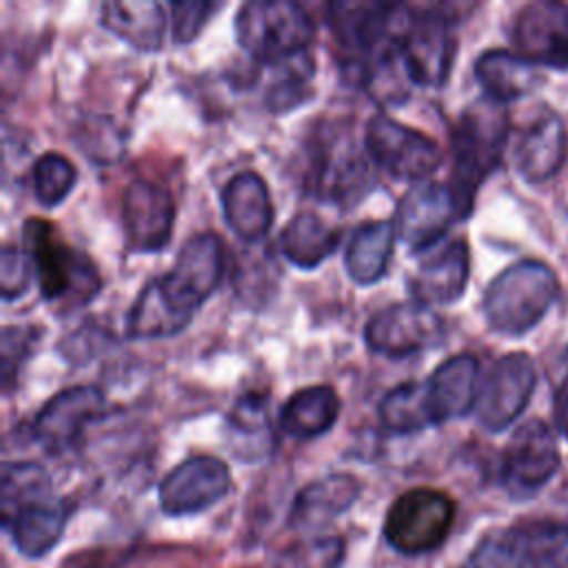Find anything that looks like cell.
Returning a JSON list of instances; mask_svg holds the SVG:
<instances>
[{
  "mask_svg": "<svg viewBox=\"0 0 568 568\" xmlns=\"http://www.w3.org/2000/svg\"><path fill=\"white\" fill-rule=\"evenodd\" d=\"M31 184L42 206H58L75 186V166L62 153H42L31 169Z\"/></svg>",
  "mask_w": 568,
  "mask_h": 568,
  "instance_id": "cell-35",
  "label": "cell"
},
{
  "mask_svg": "<svg viewBox=\"0 0 568 568\" xmlns=\"http://www.w3.org/2000/svg\"><path fill=\"white\" fill-rule=\"evenodd\" d=\"M22 237L33 260L40 295L47 302L78 308L98 295L102 282L91 257L67 246L51 222L40 217L27 220Z\"/></svg>",
  "mask_w": 568,
  "mask_h": 568,
  "instance_id": "cell-4",
  "label": "cell"
},
{
  "mask_svg": "<svg viewBox=\"0 0 568 568\" xmlns=\"http://www.w3.org/2000/svg\"><path fill=\"white\" fill-rule=\"evenodd\" d=\"M566 129L557 113L541 109L524 129L515 146V166L526 182L539 184L550 180L564 164Z\"/></svg>",
  "mask_w": 568,
  "mask_h": 568,
  "instance_id": "cell-21",
  "label": "cell"
},
{
  "mask_svg": "<svg viewBox=\"0 0 568 568\" xmlns=\"http://www.w3.org/2000/svg\"><path fill=\"white\" fill-rule=\"evenodd\" d=\"M399 58L413 84L439 89L448 80L455 58L448 16L437 9L415 11L399 49Z\"/></svg>",
  "mask_w": 568,
  "mask_h": 568,
  "instance_id": "cell-14",
  "label": "cell"
},
{
  "mask_svg": "<svg viewBox=\"0 0 568 568\" xmlns=\"http://www.w3.org/2000/svg\"><path fill=\"white\" fill-rule=\"evenodd\" d=\"M104 413V395L98 386L78 384L53 395L33 419V437L49 453L69 450L84 426Z\"/></svg>",
  "mask_w": 568,
  "mask_h": 568,
  "instance_id": "cell-18",
  "label": "cell"
},
{
  "mask_svg": "<svg viewBox=\"0 0 568 568\" xmlns=\"http://www.w3.org/2000/svg\"><path fill=\"white\" fill-rule=\"evenodd\" d=\"M51 495V479L47 470L33 462H7L0 475V510L2 521L20 506Z\"/></svg>",
  "mask_w": 568,
  "mask_h": 568,
  "instance_id": "cell-33",
  "label": "cell"
},
{
  "mask_svg": "<svg viewBox=\"0 0 568 568\" xmlns=\"http://www.w3.org/2000/svg\"><path fill=\"white\" fill-rule=\"evenodd\" d=\"M377 415L382 426L388 433L395 435H408V433H417L422 428L435 426V415L428 402V390H426V382H404L395 388H390L379 406H377Z\"/></svg>",
  "mask_w": 568,
  "mask_h": 568,
  "instance_id": "cell-32",
  "label": "cell"
},
{
  "mask_svg": "<svg viewBox=\"0 0 568 568\" xmlns=\"http://www.w3.org/2000/svg\"><path fill=\"white\" fill-rule=\"evenodd\" d=\"M466 568H568V526L521 521L490 532L468 557Z\"/></svg>",
  "mask_w": 568,
  "mask_h": 568,
  "instance_id": "cell-7",
  "label": "cell"
},
{
  "mask_svg": "<svg viewBox=\"0 0 568 568\" xmlns=\"http://www.w3.org/2000/svg\"><path fill=\"white\" fill-rule=\"evenodd\" d=\"M557 293L559 280L548 264L521 260L488 284L481 308L495 333L517 337L541 322Z\"/></svg>",
  "mask_w": 568,
  "mask_h": 568,
  "instance_id": "cell-3",
  "label": "cell"
},
{
  "mask_svg": "<svg viewBox=\"0 0 568 568\" xmlns=\"http://www.w3.org/2000/svg\"><path fill=\"white\" fill-rule=\"evenodd\" d=\"M308 191L335 206H353L371 189V171L362 149L342 126H324L311 140Z\"/></svg>",
  "mask_w": 568,
  "mask_h": 568,
  "instance_id": "cell-6",
  "label": "cell"
},
{
  "mask_svg": "<svg viewBox=\"0 0 568 568\" xmlns=\"http://www.w3.org/2000/svg\"><path fill=\"white\" fill-rule=\"evenodd\" d=\"M100 22L120 40L142 53H153L162 47L164 11L151 0H115L104 2Z\"/></svg>",
  "mask_w": 568,
  "mask_h": 568,
  "instance_id": "cell-27",
  "label": "cell"
},
{
  "mask_svg": "<svg viewBox=\"0 0 568 568\" xmlns=\"http://www.w3.org/2000/svg\"><path fill=\"white\" fill-rule=\"evenodd\" d=\"M364 149L371 160L397 180L422 182L442 164V149L426 133L375 113L364 129Z\"/></svg>",
  "mask_w": 568,
  "mask_h": 568,
  "instance_id": "cell-10",
  "label": "cell"
},
{
  "mask_svg": "<svg viewBox=\"0 0 568 568\" xmlns=\"http://www.w3.org/2000/svg\"><path fill=\"white\" fill-rule=\"evenodd\" d=\"M69 517V506L53 493L20 506L2 524L9 528L16 548L27 557L47 555L62 537Z\"/></svg>",
  "mask_w": 568,
  "mask_h": 568,
  "instance_id": "cell-24",
  "label": "cell"
},
{
  "mask_svg": "<svg viewBox=\"0 0 568 568\" xmlns=\"http://www.w3.org/2000/svg\"><path fill=\"white\" fill-rule=\"evenodd\" d=\"M417 262V268L406 277V286L413 302L424 306L457 302L468 284L470 255L468 244L462 237L435 244Z\"/></svg>",
  "mask_w": 568,
  "mask_h": 568,
  "instance_id": "cell-20",
  "label": "cell"
},
{
  "mask_svg": "<svg viewBox=\"0 0 568 568\" xmlns=\"http://www.w3.org/2000/svg\"><path fill=\"white\" fill-rule=\"evenodd\" d=\"M559 468V446L541 419L524 422L501 455V484L513 499L537 495Z\"/></svg>",
  "mask_w": 568,
  "mask_h": 568,
  "instance_id": "cell-12",
  "label": "cell"
},
{
  "mask_svg": "<svg viewBox=\"0 0 568 568\" xmlns=\"http://www.w3.org/2000/svg\"><path fill=\"white\" fill-rule=\"evenodd\" d=\"M222 4L204 2V0H180L171 4L173 13V40L180 44L193 42L200 31L206 27L211 16L220 11Z\"/></svg>",
  "mask_w": 568,
  "mask_h": 568,
  "instance_id": "cell-38",
  "label": "cell"
},
{
  "mask_svg": "<svg viewBox=\"0 0 568 568\" xmlns=\"http://www.w3.org/2000/svg\"><path fill=\"white\" fill-rule=\"evenodd\" d=\"M231 488L229 466L213 455H195L171 468L160 486V508L171 517L193 515L217 504Z\"/></svg>",
  "mask_w": 568,
  "mask_h": 568,
  "instance_id": "cell-15",
  "label": "cell"
},
{
  "mask_svg": "<svg viewBox=\"0 0 568 568\" xmlns=\"http://www.w3.org/2000/svg\"><path fill=\"white\" fill-rule=\"evenodd\" d=\"M224 220L244 242L262 240L273 226V202L268 186L255 171L235 173L222 191Z\"/></svg>",
  "mask_w": 568,
  "mask_h": 568,
  "instance_id": "cell-22",
  "label": "cell"
},
{
  "mask_svg": "<svg viewBox=\"0 0 568 568\" xmlns=\"http://www.w3.org/2000/svg\"><path fill=\"white\" fill-rule=\"evenodd\" d=\"M537 384V368L528 353H508L493 364L484 382L479 384V395L475 404L477 422L490 430L499 433L510 426L526 404Z\"/></svg>",
  "mask_w": 568,
  "mask_h": 568,
  "instance_id": "cell-13",
  "label": "cell"
},
{
  "mask_svg": "<svg viewBox=\"0 0 568 568\" xmlns=\"http://www.w3.org/2000/svg\"><path fill=\"white\" fill-rule=\"evenodd\" d=\"M36 277L33 260L27 253V248L4 246L0 253V297L2 302H13L22 297L31 280Z\"/></svg>",
  "mask_w": 568,
  "mask_h": 568,
  "instance_id": "cell-36",
  "label": "cell"
},
{
  "mask_svg": "<svg viewBox=\"0 0 568 568\" xmlns=\"http://www.w3.org/2000/svg\"><path fill=\"white\" fill-rule=\"evenodd\" d=\"M339 410V395L331 386H306L282 404L277 424L293 439H313L333 428Z\"/></svg>",
  "mask_w": 568,
  "mask_h": 568,
  "instance_id": "cell-26",
  "label": "cell"
},
{
  "mask_svg": "<svg viewBox=\"0 0 568 568\" xmlns=\"http://www.w3.org/2000/svg\"><path fill=\"white\" fill-rule=\"evenodd\" d=\"M206 300L175 271L151 280L126 313V335L131 339L171 337L184 331Z\"/></svg>",
  "mask_w": 568,
  "mask_h": 568,
  "instance_id": "cell-9",
  "label": "cell"
},
{
  "mask_svg": "<svg viewBox=\"0 0 568 568\" xmlns=\"http://www.w3.org/2000/svg\"><path fill=\"white\" fill-rule=\"evenodd\" d=\"M475 78L493 102H510L526 95L535 82V64L524 60L519 53L504 49L484 51L475 62Z\"/></svg>",
  "mask_w": 568,
  "mask_h": 568,
  "instance_id": "cell-29",
  "label": "cell"
},
{
  "mask_svg": "<svg viewBox=\"0 0 568 568\" xmlns=\"http://www.w3.org/2000/svg\"><path fill=\"white\" fill-rule=\"evenodd\" d=\"M122 222L126 244L138 253L162 251L173 233L175 202L173 195L144 178H135L126 184L122 197Z\"/></svg>",
  "mask_w": 568,
  "mask_h": 568,
  "instance_id": "cell-17",
  "label": "cell"
},
{
  "mask_svg": "<svg viewBox=\"0 0 568 568\" xmlns=\"http://www.w3.org/2000/svg\"><path fill=\"white\" fill-rule=\"evenodd\" d=\"M413 13L406 4L375 0H339L328 7L326 20L333 38L346 53H353L348 73L355 82H371L399 55Z\"/></svg>",
  "mask_w": 568,
  "mask_h": 568,
  "instance_id": "cell-1",
  "label": "cell"
},
{
  "mask_svg": "<svg viewBox=\"0 0 568 568\" xmlns=\"http://www.w3.org/2000/svg\"><path fill=\"white\" fill-rule=\"evenodd\" d=\"M395 224L388 220H371L355 229L344 251V266L348 277L359 286L379 282L393 257Z\"/></svg>",
  "mask_w": 568,
  "mask_h": 568,
  "instance_id": "cell-28",
  "label": "cell"
},
{
  "mask_svg": "<svg viewBox=\"0 0 568 568\" xmlns=\"http://www.w3.org/2000/svg\"><path fill=\"white\" fill-rule=\"evenodd\" d=\"M36 333H38L36 326H4L2 331V382L7 393L11 388V379L16 371L31 353Z\"/></svg>",
  "mask_w": 568,
  "mask_h": 568,
  "instance_id": "cell-39",
  "label": "cell"
},
{
  "mask_svg": "<svg viewBox=\"0 0 568 568\" xmlns=\"http://www.w3.org/2000/svg\"><path fill=\"white\" fill-rule=\"evenodd\" d=\"M555 426L568 437V373L555 393Z\"/></svg>",
  "mask_w": 568,
  "mask_h": 568,
  "instance_id": "cell-40",
  "label": "cell"
},
{
  "mask_svg": "<svg viewBox=\"0 0 568 568\" xmlns=\"http://www.w3.org/2000/svg\"><path fill=\"white\" fill-rule=\"evenodd\" d=\"M313 31L306 9L291 0H251L235 13L237 44L266 64L304 55Z\"/></svg>",
  "mask_w": 568,
  "mask_h": 568,
  "instance_id": "cell-5",
  "label": "cell"
},
{
  "mask_svg": "<svg viewBox=\"0 0 568 568\" xmlns=\"http://www.w3.org/2000/svg\"><path fill=\"white\" fill-rule=\"evenodd\" d=\"M455 220H459V213L448 186L422 180L397 202L395 231L415 253H422L439 244Z\"/></svg>",
  "mask_w": 568,
  "mask_h": 568,
  "instance_id": "cell-16",
  "label": "cell"
},
{
  "mask_svg": "<svg viewBox=\"0 0 568 568\" xmlns=\"http://www.w3.org/2000/svg\"><path fill=\"white\" fill-rule=\"evenodd\" d=\"M339 244V231L326 224L315 213L293 215L282 235L280 246L284 257L297 268H315L333 255Z\"/></svg>",
  "mask_w": 568,
  "mask_h": 568,
  "instance_id": "cell-30",
  "label": "cell"
},
{
  "mask_svg": "<svg viewBox=\"0 0 568 568\" xmlns=\"http://www.w3.org/2000/svg\"><path fill=\"white\" fill-rule=\"evenodd\" d=\"M364 339L373 353L402 359L442 344L444 324L430 306L397 302L371 315L364 326Z\"/></svg>",
  "mask_w": 568,
  "mask_h": 568,
  "instance_id": "cell-11",
  "label": "cell"
},
{
  "mask_svg": "<svg viewBox=\"0 0 568 568\" xmlns=\"http://www.w3.org/2000/svg\"><path fill=\"white\" fill-rule=\"evenodd\" d=\"M171 268L206 300L224 273V242L215 233H197L182 244Z\"/></svg>",
  "mask_w": 568,
  "mask_h": 568,
  "instance_id": "cell-31",
  "label": "cell"
},
{
  "mask_svg": "<svg viewBox=\"0 0 568 568\" xmlns=\"http://www.w3.org/2000/svg\"><path fill=\"white\" fill-rule=\"evenodd\" d=\"M344 561V539L337 535H313L282 548L273 568H339Z\"/></svg>",
  "mask_w": 568,
  "mask_h": 568,
  "instance_id": "cell-34",
  "label": "cell"
},
{
  "mask_svg": "<svg viewBox=\"0 0 568 568\" xmlns=\"http://www.w3.org/2000/svg\"><path fill=\"white\" fill-rule=\"evenodd\" d=\"M508 138V115L499 102L470 104L453 129V171L446 184L459 217L473 211L475 193L501 160Z\"/></svg>",
  "mask_w": 568,
  "mask_h": 568,
  "instance_id": "cell-2",
  "label": "cell"
},
{
  "mask_svg": "<svg viewBox=\"0 0 568 568\" xmlns=\"http://www.w3.org/2000/svg\"><path fill=\"white\" fill-rule=\"evenodd\" d=\"M359 495V481L353 475L335 473L306 484L293 506L288 521L300 530H317L342 515Z\"/></svg>",
  "mask_w": 568,
  "mask_h": 568,
  "instance_id": "cell-25",
  "label": "cell"
},
{
  "mask_svg": "<svg viewBox=\"0 0 568 568\" xmlns=\"http://www.w3.org/2000/svg\"><path fill=\"white\" fill-rule=\"evenodd\" d=\"M229 428L244 439L268 433V397L264 393H244L229 410Z\"/></svg>",
  "mask_w": 568,
  "mask_h": 568,
  "instance_id": "cell-37",
  "label": "cell"
},
{
  "mask_svg": "<svg viewBox=\"0 0 568 568\" xmlns=\"http://www.w3.org/2000/svg\"><path fill=\"white\" fill-rule=\"evenodd\" d=\"M426 390L437 424L468 415L479 395V362L468 353L448 357L433 371Z\"/></svg>",
  "mask_w": 568,
  "mask_h": 568,
  "instance_id": "cell-23",
  "label": "cell"
},
{
  "mask_svg": "<svg viewBox=\"0 0 568 568\" xmlns=\"http://www.w3.org/2000/svg\"><path fill=\"white\" fill-rule=\"evenodd\" d=\"M455 519V501L437 488H410L388 508L386 541L402 555H424L442 546Z\"/></svg>",
  "mask_w": 568,
  "mask_h": 568,
  "instance_id": "cell-8",
  "label": "cell"
},
{
  "mask_svg": "<svg viewBox=\"0 0 568 568\" xmlns=\"http://www.w3.org/2000/svg\"><path fill=\"white\" fill-rule=\"evenodd\" d=\"M513 42L532 64L568 69V4L555 0L526 4L515 20Z\"/></svg>",
  "mask_w": 568,
  "mask_h": 568,
  "instance_id": "cell-19",
  "label": "cell"
}]
</instances>
